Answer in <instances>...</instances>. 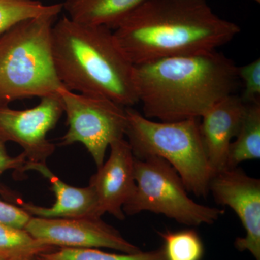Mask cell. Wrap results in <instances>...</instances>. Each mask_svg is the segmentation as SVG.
<instances>
[{
    "label": "cell",
    "instance_id": "obj_1",
    "mask_svg": "<svg viewBox=\"0 0 260 260\" xmlns=\"http://www.w3.org/2000/svg\"><path fill=\"white\" fill-rule=\"evenodd\" d=\"M133 65L215 51L240 27L220 18L207 0H146L112 29Z\"/></svg>",
    "mask_w": 260,
    "mask_h": 260
},
{
    "label": "cell",
    "instance_id": "obj_2",
    "mask_svg": "<svg viewBox=\"0 0 260 260\" xmlns=\"http://www.w3.org/2000/svg\"><path fill=\"white\" fill-rule=\"evenodd\" d=\"M133 74L143 115L160 121L200 119L240 82L237 65L217 50L133 65Z\"/></svg>",
    "mask_w": 260,
    "mask_h": 260
},
{
    "label": "cell",
    "instance_id": "obj_3",
    "mask_svg": "<svg viewBox=\"0 0 260 260\" xmlns=\"http://www.w3.org/2000/svg\"><path fill=\"white\" fill-rule=\"evenodd\" d=\"M51 49L56 75L67 90L107 98L125 108L138 104L133 64L110 28L62 17L53 25Z\"/></svg>",
    "mask_w": 260,
    "mask_h": 260
},
{
    "label": "cell",
    "instance_id": "obj_4",
    "mask_svg": "<svg viewBox=\"0 0 260 260\" xmlns=\"http://www.w3.org/2000/svg\"><path fill=\"white\" fill-rule=\"evenodd\" d=\"M56 17L27 19L0 34V105L41 99L64 88L56 75L51 49Z\"/></svg>",
    "mask_w": 260,
    "mask_h": 260
},
{
    "label": "cell",
    "instance_id": "obj_5",
    "mask_svg": "<svg viewBox=\"0 0 260 260\" xmlns=\"http://www.w3.org/2000/svg\"><path fill=\"white\" fill-rule=\"evenodd\" d=\"M125 136L137 159L159 157L178 173L186 190L207 197L213 177L200 129V119L156 121L126 108Z\"/></svg>",
    "mask_w": 260,
    "mask_h": 260
},
{
    "label": "cell",
    "instance_id": "obj_6",
    "mask_svg": "<svg viewBox=\"0 0 260 260\" xmlns=\"http://www.w3.org/2000/svg\"><path fill=\"white\" fill-rule=\"evenodd\" d=\"M134 169L136 189L123 207L126 215L150 211L185 225H200L213 223L224 213L193 201L175 169L161 158H135Z\"/></svg>",
    "mask_w": 260,
    "mask_h": 260
},
{
    "label": "cell",
    "instance_id": "obj_7",
    "mask_svg": "<svg viewBox=\"0 0 260 260\" xmlns=\"http://www.w3.org/2000/svg\"><path fill=\"white\" fill-rule=\"evenodd\" d=\"M59 93L68 124L61 145L82 143L97 168L102 167L111 143L125 136L126 108L107 98L76 93L64 88Z\"/></svg>",
    "mask_w": 260,
    "mask_h": 260
},
{
    "label": "cell",
    "instance_id": "obj_8",
    "mask_svg": "<svg viewBox=\"0 0 260 260\" xmlns=\"http://www.w3.org/2000/svg\"><path fill=\"white\" fill-rule=\"evenodd\" d=\"M64 113L59 93L41 98L37 106L15 110L0 105V141H13L23 149L27 162L46 164L55 145L47 139Z\"/></svg>",
    "mask_w": 260,
    "mask_h": 260
},
{
    "label": "cell",
    "instance_id": "obj_9",
    "mask_svg": "<svg viewBox=\"0 0 260 260\" xmlns=\"http://www.w3.org/2000/svg\"><path fill=\"white\" fill-rule=\"evenodd\" d=\"M25 230L39 242L59 248L114 249L126 254L141 251L101 218H45L31 216Z\"/></svg>",
    "mask_w": 260,
    "mask_h": 260
},
{
    "label": "cell",
    "instance_id": "obj_10",
    "mask_svg": "<svg viewBox=\"0 0 260 260\" xmlns=\"http://www.w3.org/2000/svg\"><path fill=\"white\" fill-rule=\"evenodd\" d=\"M209 190L218 204L230 207L242 222L245 237L236 240L237 249L248 251L260 260L259 179L237 167L227 169L214 174Z\"/></svg>",
    "mask_w": 260,
    "mask_h": 260
},
{
    "label": "cell",
    "instance_id": "obj_11",
    "mask_svg": "<svg viewBox=\"0 0 260 260\" xmlns=\"http://www.w3.org/2000/svg\"><path fill=\"white\" fill-rule=\"evenodd\" d=\"M110 155L90 178L89 185L95 191L98 213H109L122 220L123 207L135 194V157L127 140H116L109 145Z\"/></svg>",
    "mask_w": 260,
    "mask_h": 260
},
{
    "label": "cell",
    "instance_id": "obj_12",
    "mask_svg": "<svg viewBox=\"0 0 260 260\" xmlns=\"http://www.w3.org/2000/svg\"><path fill=\"white\" fill-rule=\"evenodd\" d=\"M245 109L242 98L232 94L214 104L200 118V134L213 176L227 169L229 148Z\"/></svg>",
    "mask_w": 260,
    "mask_h": 260
},
{
    "label": "cell",
    "instance_id": "obj_13",
    "mask_svg": "<svg viewBox=\"0 0 260 260\" xmlns=\"http://www.w3.org/2000/svg\"><path fill=\"white\" fill-rule=\"evenodd\" d=\"M30 170L37 171L49 179L56 201L50 208L22 202L20 206L29 215L45 218H102L98 213L96 195L91 186H70L56 177L47 164L26 162L23 172Z\"/></svg>",
    "mask_w": 260,
    "mask_h": 260
},
{
    "label": "cell",
    "instance_id": "obj_14",
    "mask_svg": "<svg viewBox=\"0 0 260 260\" xmlns=\"http://www.w3.org/2000/svg\"><path fill=\"white\" fill-rule=\"evenodd\" d=\"M146 0H66L63 10L71 20L112 30L132 11Z\"/></svg>",
    "mask_w": 260,
    "mask_h": 260
},
{
    "label": "cell",
    "instance_id": "obj_15",
    "mask_svg": "<svg viewBox=\"0 0 260 260\" xmlns=\"http://www.w3.org/2000/svg\"><path fill=\"white\" fill-rule=\"evenodd\" d=\"M231 143L227 169L237 167L240 162L260 158V103L246 104L240 128Z\"/></svg>",
    "mask_w": 260,
    "mask_h": 260
},
{
    "label": "cell",
    "instance_id": "obj_16",
    "mask_svg": "<svg viewBox=\"0 0 260 260\" xmlns=\"http://www.w3.org/2000/svg\"><path fill=\"white\" fill-rule=\"evenodd\" d=\"M62 10V3L47 5L36 0H0V34L27 19L58 16Z\"/></svg>",
    "mask_w": 260,
    "mask_h": 260
},
{
    "label": "cell",
    "instance_id": "obj_17",
    "mask_svg": "<svg viewBox=\"0 0 260 260\" xmlns=\"http://www.w3.org/2000/svg\"><path fill=\"white\" fill-rule=\"evenodd\" d=\"M38 256L44 260H166L162 249L135 254H114L99 249L59 248Z\"/></svg>",
    "mask_w": 260,
    "mask_h": 260
},
{
    "label": "cell",
    "instance_id": "obj_18",
    "mask_svg": "<svg viewBox=\"0 0 260 260\" xmlns=\"http://www.w3.org/2000/svg\"><path fill=\"white\" fill-rule=\"evenodd\" d=\"M55 247L46 245L32 237L25 229L0 223V251L13 256H37Z\"/></svg>",
    "mask_w": 260,
    "mask_h": 260
},
{
    "label": "cell",
    "instance_id": "obj_19",
    "mask_svg": "<svg viewBox=\"0 0 260 260\" xmlns=\"http://www.w3.org/2000/svg\"><path fill=\"white\" fill-rule=\"evenodd\" d=\"M164 239L162 248L166 260H201L204 247L194 230L160 233Z\"/></svg>",
    "mask_w": 260,
    "mask_h": 260
},
{
    "label": "cell",
    "instance_id": "obj_20",
    "mask_svg": "<svg viewBox=\"0 0 260 260\" xmlns=\"http://www.w3.org/2000/svg\"><path fill=\"white\" fill-rule=\"evenodd\" d=\"M238 76L244 85L242 99L245 104L260 103V59L238 67Z\"/></svg>",
    "mask_w": 260,
    "mask_h": 260
},
{
    "label": "cell",
    "instance_id": "obj_21",
    "mask_svg": "<svg viewBox=\"0 0 260 260\" xmlns=\"http://www.w3.org/2000/svg\"><path fill=\"white\" fill-rule=\"evenodd\" d=\"M30 218L23 208L0 200V223L25 229Z\"/></svg>",
    "mask_w": 260,
    "mask_h": 260
},
{
    "label": "cell",
    "instance_id": "obj_22",
    "mask_svg": "<svg viewBox=\"0 0 260 260\" xmlns=\"http://www.w3.org/2000/svg\"><path fill=\"white\" fill-rule=\"evenodd\" d=\"M27 162L25 154L20 153L16 157H11L7 153L5 143L0 141V176L5 171L15 169L20 173H23V168Z\"/></svg>",
    "mask_w": 260,
    "mask_h": 260
},
{
    "label": "cell",
    "instance_id": "obj_23",
    "mask_svg": "<svg viewBox=\"0 0 260 260\" xmlns=\"http://www.w3.org/2000/svg\"><path fill=\"white\" fill-rule=\"evenodd\" d=\"M13 257H17V256H11L10 254H5V253L0 251V260H8Z\"/></svg>",
    "mask_w": 260,
    "mask_h": 260
},
{
    "label": "cell",
    "instance_id": "obj_24",
    "mask_svg": "<svg viewBox=\"0 0 260 260\" xmlns=\"http://www.w3.org/2000/svg\"><path fill=\"white\" fill-rule=\"evenodd\" d=\"M27 260H44L42 259V258L40 257L39 256H30V257H28Z\"/></svg>",
    "mask_w": 260,
    "mask_h": 260
},
{
    "label": "cell",
    "instance_id": "obj_25",
    "mask_svg": "<svg viewBox=\"0 0 260 260\" xmlns=\"http://www.w3.org/2000/svg\"><path fill=\"white\" fill-rule=\"evenodd\" d=\"M30 257V256H29ZM28 257H22V256H17V257H13L8 260H27Z\"/></svg>",
    "mask_w": 260,
    "mask_h": 260
},
{
    "label": "cell",
    "instance_id": "obj_26",
    "mask_svg": "<svg viewBox=\"0 0 260 260\" xmlns=\"http://www.w3.org/2000/svg\"><path fill=\"white\" fill-rule=\"evenodd\" d=\"M252 1L255 2V3H259L260 0H252Z\"/></svg>",
    "mask_w": 260,
    "mask_h": 260
}]
</instances>
